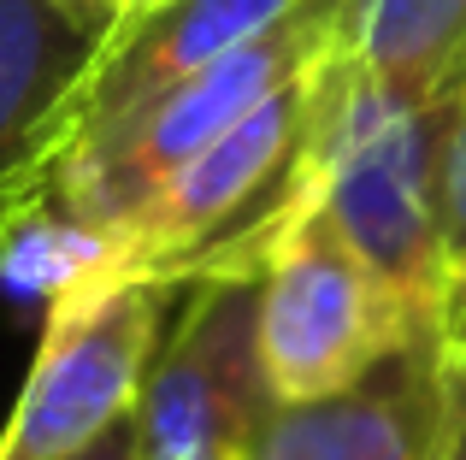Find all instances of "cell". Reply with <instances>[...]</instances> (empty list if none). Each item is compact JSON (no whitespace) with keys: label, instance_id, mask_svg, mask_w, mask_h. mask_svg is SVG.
<instances>
[{"label":"cell","instance_id":"obj_1","mask_svg":"<svg viewBox=\"0 0 466 460\" xmlns=\"http://www.w3.org/2000/svg\"><path fill=\"white\" fill-rule=\"evenodd\" d=\"M349 71L354 42L325 54L248 118H237L218 142H207L101 248L77 260L177 289L218 284V277H260L266 260L284 248V236H296V225L319 213L325 142Z\"/></svg>","mask_w":466,"mask_h":460},{"label":"cell","instance_id":"obj_2","mask_svg":"<svg viewBox=\"0 0 466 460\" xmlns=\"http://www.w3.org/2000/svg\"><path fill=\"white\" fill-rule=\"evenodd\" d=\"M354 6L360 0H308L284 24L218 54L213 65L159 89L148 106L118 118L95 142L71 148L42 184V219H54V230L77 242L83 254L101 248L177 165H189L207 142H218L237 118H248L260 101L289 89L325 54L349 47Z\"/></svg>","mask_w":466,"mask_h":460},{"label":"cell","instance_id":"obj_3","mask_svg":"<svg viewBox=\"0 0 466 460\" xmlns=\"http://www.w3.org/2000/svg\"><path fill=\"white\" fill-rule=\"evenodd\" d=\"M455 89L401 106L384 101L354 59L349 89L330 118L325 189H319V213L330 219V230L431 325L449 277L443 236H437V160H443Z\"/></svg>","mask_w":466,"mask_h":460},{"label":"cell","instance_id":"obj_4","mask_svg":"<svg viewBox=\"0 0 466 460\" xmlns=\"http://www.w3.org/2000/svg\"><path fill=\"white\" fill-rule=\"evenodd\" d=\"M177 295V284L118 277L71 260L47 301L18 407L0 431V460H71L106 425H118L159 355Z\"/></svg>","mask_w":466,"mask_h":460},{"label":"cell","instance_id":"obj_5","mask_svg":"<svg viewBox=\"0 0 466 460\" xmlns=\"http://www.w3.org/2000/svg\"><path fill=\"white\" fill-rule=\"evenodd\" d=\"M437 325L413 313L349 242L330 230L325 213L296 225L284 248L260 272V313L254 343L260 372L278 402H319L354 390L390 355L431 336Z\"/></svg>","mask_w":466,"mask_h":460},{"label":"cell","instance_id":"obj_6","mask_svg":"<svg viewBox=\"0 0 466 460\" xmlns=\"http://www.w3.org/2000/svg\"><path fill=\"white\" fill-rule=\"evenodd\" d=\"M260 277L195 284L183 319L159 336V355L130 402L142 460H254L278 395L266 390L260 343Z\"/></svg>","mask_w":466,"mask_h":460},{"label":"cell","instance_id":"obj_7","mask_svg":"<svg viewBox=\"0 0 466 460\" xmlns=\"http://www.w3.org/2000/svg\"><path fill=\"white\" fill-rule=\"evenodd\" d=\"M296 6H308V0H159L137 18L113 24L106 47L95 54V65L83 71V83L66 95L59 118L42 136V154H35V172H30V213L42 219V184L71 148L95 142L118 118L148 106L159 89L213 65L218 54L284 24Z\"/></svg>","mask_w":466,"mask_h":460},{"label":"cell","instance_id":"obj_8","mask_svg":"<svg viewBox=\"0 0 466 460\" xmlns=\"http://www.w3.org/2000/svg\"><path fill=\"white\" fill-rule=\"evenodd\" d=\"M443 437V355L437 331L390 355L354 390L278 402L254 460H437Z\"/></svg>","mask_w":466,"mask_h":460},{"label":"cell","instance_id":"obj_9","mask_svg":"<svg viewBox=\"0 0 466 460\" xmlns=\"http://www.w3.org/2000/svg\"><path fill=\"white\" fill-rule=\"evenodd\" d=\"M106 35L113 18L77 0H0V195L18 207L24 225H35L30 172L42 136Z\"/></svg>","mask_w":466,"mask_h":460},{"label":"cell","instance_id":"obj_10","mask_svg":"<svg viewBox=\"0 0 466 460\" xmlns=\"http://www.w3.org/2000/svg\"><path fill=\"white\" fill-rule=\"evenodd\" d=\"M354 59L384 101H437L466 77V0H360Z\"/></svg>","mask_w":466,"mask_h":460},{"label":"cell","instance_id":"obj_11","mask_svg":"<svg viewBox=\"0 0 466 460\" xmlns=\"http://www.w3.org/2000/svg\"><path fill=\"white\" fill-rule=\"evenodd\" d=\"M437 236H443V265H466V77L455 89V113L443 130V160H437Z\"/></svg>","mask_w":466,"mask_h":460},{"label":"cell","instance_id":"obj_12","mask_svg":"<svg viewBox=\"0 0 466 460\" xmlns=\"http://www.w3.org/2000/svg\"><path fill=\"white\" fill-rule=\"evenodd\" d=\"M437 355L443 366H466V265L443 277V295H437Z\"/></svg>","mask_w":466,"mask_h":460},{"label":"cell","instance_id":"obj_13","mask_svg":"<svg viewBox=\"0 0 466 460\" xmlns=\"http://www.w3.org/2000/svg\"><path fill=\"white\" fill-rule=\"evenodd\" d=\"M437 460H466V366H443V437Z\"/></svg>","mask_w":466,"mask_h":460},{"label":"cell","instance_id":"obj_14","mask_svg":"<svg viewBox=\"0 0 466 460\" xmlns=\"http://www.w3.org/2000/svg\"><path fill=\"white\" fill-rule=\"evenodd\" d=\"M71 460H142V455H137V431H130V414L118 419V425H106L101 437L89 443V449H77Z\"/></svg>","mask_w":466,"mask_h":460},{"label":"cell","instance_id":"obj_15","mask_svg":"<svg viewBox=\"0 0 466 460\" xmlns=\"http://www.w3.org/2000/svg\"><path fill=\"white\" fill-rule=\"evenodd\" d=\"M77 6H89V12H101V18L125 24V18H137V12H148V6H159V0H77Z\"/></svg>","mask_w":466,"mask_h":460}]
</instances>
